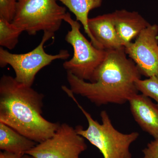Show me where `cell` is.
<instances>
[{
    "instance_id": "1",
    "label": "cell",
    "mask_w": 158,
    "mask_h": 158,
    "mask_svg": "<svg viewBox=\"0 0 158 158\" xmlns=\"http://www.w3.org/2000/svg\"><path fill=\"white\" fill-rule=\"evenodd\" d=\"M141 75L123 48L107 50L106 58L96 70L92 83L78 78L69 73H67V80L74 94L86 98L100 106L128 102L138 94L135 82Z\"/></svg>"
},
{
    "instance_id": "2",
    "label": "cell",
    "mask_w": 158,
    "mask_h": 158,
    "mask_svg": "<svg viewBox=\"0 0 158 158\" xmlns=\"http://www.w3.org/2000/svg\"><path fill=\"white\" fill-rule=\"evenodd\" d=\"M44 95L15 77L4 75L0 80V123L37 142L53 136L60 123L42 116Z\"/></svg>"
},
{
    "instance_id": "3",
    "label": "cell",
    "mask_w": 158,
    "mask_h": 158,
    "mask_svg": "<svg viewBox=\"0 0 158 158\" xmlns=\"http://www.w3.org/2000/svg\"><path fill=\"white\" fill-rule=\"evenodd\" d=\"M65 92L77 104L88 121V127L86 129L80 125L75 127L78 135L96 147L104 158H132L130 146L139 137V133L120 132L114 127L105 110L101 112L102 123H100L79 104L71 90L67 89Z\"/></svg>"
},
{
    "instance_id": "4",
    "label": "cell",
    "mask_w": 158,
    "mask_h": 158,
    "mask_svg": "<svg viewBox=\"0 0 158 158\" xmlns=\"http://www.w3.org/2000/svg\"><path fill=\"white\" fill-rule=\"evenodd\" d=\"M57 0H19L12 23L29 35L40 31L55 34L66 13Z\"/></svg>"
},
{
    "instance_id": "5",
    "label": "cell",
    "mask_w": 158,
    "mask_h": 158,
    "mask_svg": "<svg viewBox=\"0 0 158 158\" xmlns=\"http://www.w3.org/2000/svg\"><path fill=\"white\" fill-rule=\"evenodd\" d=\"M63 20L71 28L65 40L73 47L74 52L73 58L63 63V68L78 78L92 83L96 70L106 58L107 50L96 48L88 41L81 33L80 23L73 19L69 13H66Z\"/></svg>"
},
{
    "instance_id": "6",
    "label": "cell",
    "mask_w": 158,
    "mask_h": 158,
    "mask_svg": "<svg viewBox=\"0 0 158 158\" xmlns=\"http://www.w3.org/2000/svg\"><path fill=\"white\" fill-rule=\"evenodd\" d=\"M42 40L33 50L24 54H13L0 48V66L2 68L9 65L13 68L18 82L32 87L37 73L42 69L48 65L56 59L66 60L70 54L66 50H62L56 55H50L46 52L44 45L46 42L55 34L44 32Z\"/></svg>"
},
{
    "instance_id": "7",
    "label": "cell",
    "mask_w": 158,
    "mask_h": 158,
    "mask_svg": "<svg viewBox=\"0 0 158 158\" xmlns=\"http://www.w3.org/2000/svg\"><path fill=\"white\" fill-rule=\"evenodd\" d=\"M87 148L85 138L75 128L63 123L59 125L53 136L38 143L26 154L35 158H80Z\"/></svg>"
},
{
    "instance_id": "8",
    "label": "cell",
    "mask_w": 158,
    "mask_h": 158,
    "mask_svg": "<svg viewBox=\"0 0 158 158\" xmlns=\"http://www.w3.org/2000/svg\"><path fill=\"white\" fill-rule=\"evenodd\" d=\"M126 54L135 62L141 75L158 76V26L150 24L135 42L124 47Z\"/></svg>"
},
{
    "instance_id": "9",
    "label": "cell",
    "mask_w": 158,
    "mask_h": 158,
    "mask_svg": "<svg viewBox=\"0 0 158 158\" xmlns=\"http://www.w3.org/2000/svg\"><path fill=\"white\" fill-rule=\"evenodd\" d=\"M134 119L143 131L158 138V106L143 94H136L129 101Z\"/></svg>"
},
{
    "instance_id": "10",
    "label": "cell",
    "mask_w": 158,
    "mask_h": 158,
    "mask_svg": "<svg viewBox=\"0 0 158 158\" xmlns=\"http://www.w3.org/2000/svg\"><path fill=\"white\" fill-rule=\"evenodd\" d=\"M112 14L116 32L124 47L132 42L150 24L137 11L121 9Z\"/></svg>"
},
{
    "instance_id": "11",
    "label": "cell",
    "mask_w": 158,
    "mask_h": 158,
    "mask_svg": "<svg viewBox=\"0 0 158 158\" xmlns=\"http://www.w3.org/2000/svg\"><path fill=\"white\" fill-rule=\"evenodd\" d=\"M90 33L103 49H118L124 48L116 32L112 13L89 19Z\"/></svg>"
},
{
    "instance_id": "12",
    "label": "cell",
    "mask_w": 158,
    "mask_h": 158,
    "mask_svg": "<svg viewBox=\"0 0 158 158\" xmlns=\"http://www.w3.org/2000/svg\"><path fill=\"white\" fill-rule=\"evenodd\" d=\"M37 144L9 126L0 123V149L24 155Z\"/></svg>"
},
{
    "instance_id": "13",
    "label": "cell",
    "mask_w": 158,
    "mask_h": 158,
    "mask_svg": "<svg viewBox=\"0 0 158 158\" xmlns=\"http://www.w3.org/2000/svg\"><path fill=\"white\" fill-rule=\"evenodd\" d=\"M62 2L73 13L77 21L83 26L85 33L90 38V41L95 48L103 49L95 40L88 27V14L91 10L101 7L103 0H57Z\"/></svg>"
},
{
    "instance_id": "14",
    "label": "cell",
    "mask_w": 158,
    "mask_h": 158,
    "mask_svg": "<svg viewBox=\"0 0 158 158\" xmlns=\"http://www.w3.org/2000/svg\"><path fill=\"white\" fill-rule=\"evenodd\" d=\"M23 32L12 23L0 17V45L13 49L19 42L20 35Z\"/></svg>"
},
{
    "instance_id": "15",
    "label": "cell",
    "mask_w": 158,
    "mask_h": 158,
    "mask_svg": "<svg viewBox=\"0 0 158 158\" xmlns=\"http://www.w3.org/2000/svg\"><path fill=\"white\" fill-rule=\"evenodd\" d=\"M136 88L141 94L152 98L158 106V76H155L145 79H138L136 81Z\"/></svg>"
},
{
    "instance_id": "16",
    "label": "cell",
    "mask_w": 158,
    "mask_h": 158,
    "mask_svg": "<svg viewBox=\"0 0 158 158\" xmlns=\"http://www.w3.org/2000/svg\"><path fill=\"white\" fill-rule=\"evenodd\" d=\"M19 0H0V17L9 22L14 19Z\"/></svg>"
},
{
    "instance_id": "17",
    "label": "cell",
    "mask_w": 158,
    "mask_h": 158,
    "mask_svg": "<svg viewBox=\"0 0 158 158\" xmlns=\"http://www.w3.org/2000/svg\"><path fill=\"white\" fill-rule=\"evenodd\" d=\"M142 152L143 156L141 158H158V138L148 143Z\"/></svg>"
},
{
    "instance_id": "18",
    "label": "cell",
    "mask_w": 158,
    "mask_h": 158,
    "mask_svg": "<svg viewBox=\"0 0 158 158\" xmlns=\"http://www.w3.org/2000/svg\"><path fill=\"white\" fill-rule=\"evenodd\" d=\"M24 155L12 153L7 152H1L0 158H23Z\"/></svg>"
},
{
    "instance_id": "19",
    "label": "cell",
    "mask_w": 158,
    "mask_h": 158,
    "mask_svg": "<svg viewBox=\"0 0 158 158\" xmlns=\"http://www.w3.org/2000/svg\"><path fill=\"white\" fill-rule=\"evenodd\" d=\"M23 158H35L34 157L32 156L29 155L25 154L23 156Z\"/></svg>"
}]
</instances>
